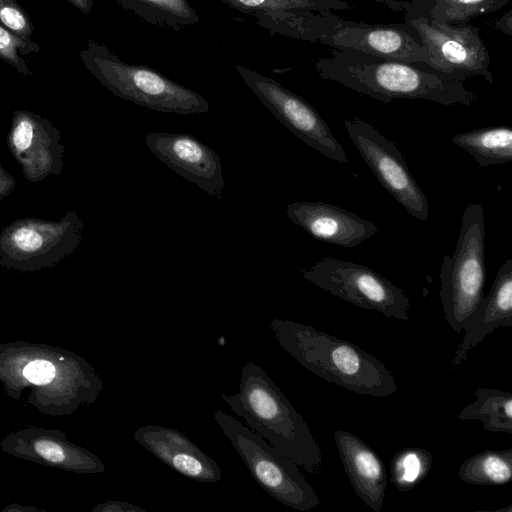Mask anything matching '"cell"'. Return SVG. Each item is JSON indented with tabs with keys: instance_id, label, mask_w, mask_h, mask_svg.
I'll return each instance as SVG.
<instances>
[{
	"instance_id": "31",
	"label": "cell",
	"mask_w": 512,
	"mask_h": 512,
	"mask_svg": "<svg viewBox=\"0 0 512 512\" xmlns=\"http://www.w3.org/2000/svg\"><path fill=\"white\" fill-rule=\"evenodd\" d=\"M16 187L13 176L0 163V200L9 196Z\"/></svg>"
},
{
	"instance_id": "22",
	"label": "cell",
	"mask_w": 512,
	"mask_h": 512,
	"mask_svg": "<svg viewBox=\"0 0 512 512\" xmlns=\"http://www.w3.org/2000/svg\"><path fill=\"white\" fill-rule=\"evenodd\" d=\"M124 10L145 22L176 32L196 25L200 21L190 0H116Z\"/></svg>"
},
{
	"instance_id": "23",
	"label": "cell",
	"mask_w": 512,
	"mask_h": 512,
	"mask_svg": "<svg viewBox=\"0 0 512 512\" xmlns=\"http://www.w3.org/2000/svg\"><path fill=\"white\" fill-rule=\"evenodd\" d=\"M475 400L464 407L457 418L479 420L489 432L512 433V393L496 388L480 387Z\"/></svg>"
},
{
	"instance_id": "20",
	"label": "cell",
	"mask_w": 512,
	"mask_h": 512,
	"mask_svg": "<svg viewBox=\"0 0 512 512\" xmlns=\"http://www.w3.org/2000/svg\"><path fill=\"white\" fill-rule=\"evenodd\" d=\"M346 475L358 497L374 512L383 507L387 474L378 454L361 438L343 430L334 433Z\"/></svg>"
},
{
	"instance_id": "35",
	"label": "cell",
	"mask_w": 512,
	"mask_h": 512,
	"mask_svg": "<svg viewBox=\"0 0 512 512\" xmlns=\"http://www.w3.org/2000/svg\"><path fill=\"white\" fill-rule=\"evenodd\" d=\"M71 5H73L75 8L80 10L83 14H89L91 11L94 0H66Z\"/></svg>"
},
{
	"instance_id": "6",
	"label": "cell",
	"mask_w": 512,
	"mask_h": 512,
	"mask_svg": "<svg viewBox=\"0 0 512 512\" xmlns=\"http://www.w3.org/2000/svg\"><path fill=\"white\" fill-rule=\"evenodd\" d=\"M85 68L114 95L159 112L199 114L210 109L207 100L159 71L123 62L103 44L89 40L79 52Z\"/></svg>"
},
{
	"instance_id": "14",
	"label": "cell",
	"mask_w": 512,
	"mask_h": 512,
	"mask_svg": "<svg viewBox=\"0 0 512 512\" xmlns=\"http://www.w3.org/2000/svg\"><path fill=\"white\" fill-rule=\"evenodd\" d=\"M10 153L26 180L37 183L64 168L60 131L46 118L24 110L13 112L7 136Z\"/></svg>"
},
{
	"instance_id": "25",
	"label": "cell",
	"mask_w": 512,
	"mask_h": 512,
	"mask_svg": "<svg viewBox=\"0 0 512 512\" xmlns=\"http://www.w3.org/2000/svg\"><path fill=\"white\" fill-rule=\"evenodd\" d=\"M255 18L289 10H346L355 5L346 0H217Z\"/></svg>"
},
{
	"instance_id": "7",
	"label": "cell",
	"mask_w": 512,
	"mask_h": 512,
	"mask_svg": "<svg viewBox=\"0 0 512 512\" xmlns=\"http://www.w3.org/2000/svg\"><path fill=\"white\" fill-rule=\"evenodd\" d=\"M485 224L481 204L470 203L462 215L457 246L440 268V300L446 322L460 333L465 319L484 298Z\"/></svg>"
},
{
	"instance_id": "11",
	"label": "cell",
	"mask_w": 512,
	"mask_h": 512,
	"mask_svg": "<svg viewBox=\"0 0 512 512\" xmlns=\"http://www.w3.org/2000/svg\"><path fill=\"white\" fill-rule=\"evenodd\" d=\"M302 276L324 291L360 308L375 310L397 320H410V298L373 269L351 261L325 257Z\"/></svg>"
},
{
	"instance_id": "33",
	"label": "cell",
	"mask_w": 512,
	"mask_h": 512,
	"mask_svg": "<svg viewBox=\"0 0 512 512\" xmlns=\"http://www.w3.org/2000/svg\"><path fill=\"white\" fill-rule=\"evenodd\" d=\"M1 511L2 512H39V511H44L45 512L44 509H39L37 507L29 506V505H21L18 503L9 504L5 508H3Z\"/></svg>"
},
{
	"instance_id": "19",
	"label": "cell",
	"mask_w": 512,
	"mask_h": 512,
	"mask_svg": "<svg viewBox=\"0 0 512 512\" xmlns=\"http://www.w3.org/2000/svg\"><path fill=\"white\" fill-rule=\"evenodd\" d=\"M499 327H512V259L500 266L490 292L463 322L465 335L455 350L450 371L465 362L472 350Z\"/></svg>"
},
{
	"instance_id": "15",
	"label": "cell",
	"mask_w": 512,
	"mask_h": 512,
	"mask_svg": "<svg viewBox=\"0 0 512 512\" xmlns=\"http://www.w3.org/2000/svg\"><path fill=\"white\" fill-rule=\"evenodd\" d=\"M0 449L16 458L68 472L96 474L105 471L100 458L71 442L64 431L27 426L0 440Z\"/></svg>"
},
{
	"instance_id": "8",
	"label": "cell",
	"mask_w": 512,
	"mask_h": 512,
	"mask_svg": "<svg viewBox=\"0 0 512 512\" xmlns=\"http://www.w3.org/2000/svg\"><path fill=\"white\" fill-rule=\"evenodd\" d=\"M213 419L231 442L252 478L268 495L302 512L321 504L315 489L293 460L233 416L216 410Z\"/></svg>"
},
{
	"instance_id": "16",
	"label": "cell",
	"mask_w": 512,
	"mask_h": 512,
	"mask_svg": "<svg viewBox=\"0 0 512 512\" xmlns=\"http://www.w3.org/2000/svg\"><path fill=\"white\" fill-rule=\"evenodd\" d=\"M148 149L170 169L198 186L212 198L220 199L225 187L219 155L186 133L150 132Z\"/></svg>"
},
{
	"instance_id": "21",
	"label": "cell",
	"mask_w": 512,
	"mask_h": 512,
	"mask_svg": "<svg viewBox=\"0 0 512 512\" xmlns=\"http://www.w3.org/2000/svg\"><path fill=\"white\" fill-rule=\"evenodd\" d=\"M452 141L467 151L481 167L512 161V129L493 126L456 134Z\"/></svg>"
},
{
	"instance_id": "10",
	"label": "cell",
	"mask_w": 512,
	"mask_h": 512,
	"mask_svg": "<svg viewBox=\"0 0 512 512\" xmlns=\"http://www.w3.org/2000/svg\"><path fill=\"white\" fill-rule=\"evenodd\" d=\"M84 237V222L75 211L59 220L16 219L0 232V265L33 272L50 268L76 251Z\"/></svg>"
},
{
	"instance_id": "29",
	"label": "cell",
	"mask_w": 512,
	"mask_h": 512,
	"mask_svg": "<svg viewBox=\"0 0 512 512\" xmlns=\"http://www.w3.org/2000/svg\"><path fill=\"white\" fill-rule=\"evenodd\" d=\"M0 24L22 39H31L34 26L16 0H0Z\"/></svg>"
},
{
	"instance_id": "12",
	"label": "cell",
	"mask_w": 512,
	"mask_h": 512,
	"mask_svg": "<svg viewBox=\"0 0 512 512\" xmlns=\"http://www.w3.org/2000/svg\"><path fill=\"white\" fill-rule=\"evenodd\" d=\"M235 69L260 102L297 138L331 160L348 163L344 147L307 100L255 70L240 64Z\"/></svg>"
},
{
	"instance_id": "5",
	"label": "cell",
	"mask_w": 512,
	"mask_h": 512,
	"mask_svg": "<svg viewBox=\"0 0 512 512\" xmlns=\"http://www.w3.org/2000/svg\"><path fill=\"white\" fill-rule=\"evenodd\" d=\"M222 400L251 430L308 473L322 469V451L303 417L257 364L246 361L239 392Z\"/></svg>"
},
{
	"instance_id": "24",
	"label": "cell",
	"mask_w": 512,
	"mask_h": 512,
	"mask_svg": "<svg viewBox=\"0 0 512 512\" xmlns=\"http://www.w3.org/2000/svg\"><path fill=\"white\" fill-rule=\"evenodd\" d=\"M458 475L472 485H506L512 480V449L483 450L470 456L460 465Z\"/></svg>"
},
{
	"instance_id": "1",
	"label": "cell",
	"mask_w": 512,
	"mask_h": 512,
	"mask_svg": "<svg viewBox=\"0 0 512 512\" xmlns=\"http://www.w3.org/2000/svg\"><path fill=\"white\" fill-rule=\"evenodd\" d=\"M0 384L15 401L29 388L25 402L52 417L95 403L104 387L94 367L75 352L23 340L0 343Z\"/></svg>"
},
{
	"instance_id": "17",
	"label": "cell",
	"mask_w": 512,
	"mask_h": 512,
	"mask_svg": "<svg viewBox=\"0 0 512 512\" xmlns=\"http://www.w3.org/2000/svg\"><path fill=\"white\" fill-rule=\"evenodd\" d=\"M288 218L313 238L346 248L374 236L377 226L353 212L324 202L297 201L286 208Z\"/></svg>"
},
{
	"instance_id": "34",
	"label": "cell",
	"mask_w": 512,
	"mask_h": 512,
	"mask_svg": "<svg viewBox=\"0 0 512 512\" xmlns=\"http://www.w3.org/2000/svg\"><path fill=\"white\" fill-rule=\"evenodd\" d=\"M371 1L383 4L393 11H404L408 4V1H399V0H371Z\"/></svg>"
},
{
	"instance_id": "26",
	"label": "cell",
	"mask_w": 512,
	"mask_h": 512,
	"mask_svg": "<svg viewBox=\"0 0 512 512\" xmlns=\"http://www.w3.org/2000/svg\"><path fill=\"white\" fill-rule=\"evenodd\" d=\"M432 454L424 448H406L391 460V481L400 491H409L419 485L432 468Z\"/></svg>"
},
{
	"instance_id": "2",
	"label": "cell",
	"mask_w": 512,
	"mask_h": 512,
	"mask_svg": "<svg viewBox=\"0 0 512 512\" xmlns=\"http://www.w3.org/2000/svg\"><path fill=\"white\" fill-rule=\"evenodd\" d=\"M314 62L317 74L357 93L389 103L422 99L442 105H471L477 96L466 79L432 69L422 62L405 63L353 50L329 48Z\"/></svg>"
},
{
	"instance_id": "32",
	"label": "cell",
	"mask_w": 512,
	"mask_h": 512,
	"mask_svg": "<svg viewBox=\"0 0 512 512\" xmlns=\"http://www.w3.org/2000/svg\"><path fill=\"white\" fill-rule=\"evenodd\" d=\"M495 27L504 34H512V10H508L501 18L495 22Z\"/></svg>"
},
{
	"instance_id": "18",
	"label": "cell",
	"mask_w": 512,
	"mask_h": 512,
	"mask_svg": "<svg viewBox=\"0 0 512 512\" xmlns=\"http://www.w3.org/2000/svg\"><path fill=\"white\" fill-rule=\"evenodd\" d=\"M133 439L177 473L205 483L221 480L219 465L182 432L160 425L135 430Z\"/></svg>"
},
{
	"instance_id": "30",
	"label": "cell",
	"mask_w": 512,
	"mask_h": 512,
	"mask_svg": "<svg viewBox=\"0 0 512 512\" xmlns=\"http://www.w3.org/2000/svg\"><path fill=\"white\" fill-rule=\"evenodd\" d=\"M92 512H147V510L126 501L109 500L94 506Z\"/></svg>"
},
{
	"instance_id": "27",
	"label": "cell",
	"mask_w": 512,
	"mask_h": 512,
	"mask_svg": "<svg viewBox=\"0 0 512 512\" xmlns=\"http://www.w3.org/2000/svg\"><path fill=\"white\" fill-rule=\"evenodd\" d=\"M511 0H431L433 19L451 24H467L472 18L500 10Z\"/></svg>"
},
{
	"instance_id": "4",
	"label": "cell",
	"mask_w": 512,
	"mask_h": 512,
	"mask_svg": "<svg viewBox=\"0 0 512 512\" xmlns=\"http://www.w3.org/2000/svg\"><path fill=\"white\" fill-rule=\"evenodd\" d=\"M270 328L284 351L329 383L372 397L397 390L385 364L348 340L292 320L272 318Z\"/></svg>"
},
{
	"instance_id": "3",
	"label": "cell",
	"mask_w": 512,
	"mask_h": 512,
	"mask_svg": "<svg viewBox=\"0 0 512 512\" xmlns=\"http://www.w3.org/2000/svg\"><path fill=\"white\" fill-rule=\"evenodd\" d=\"M330 10H289L257 17L271 35L353 50L405 63H427L417 31L407 22L369 24L343 19Z\"/></svg>"
},
{
	"instance_id": "9",
	"label": "cell",
	"mask_w": 512,
	"mask_h": 512,
	"mask_svg": "<svg viewBox=\"0 0 512 512\" xmlns=\"http://www.w3.org/2000/svg\"><path fill=\"white\" fill-rule=\"evenodd\" d=\"M431 0H411L405 8V22L419 34L434 70L464 79L481 76L493 83L490 54L480 37V29L471 24H451L433 19Z\"/></svg>"
},
{
	"instance_id": "13",
	"label": "cell",
	"mask_w": 512,
	"mask_h": 512,
	"mask_svg": "<svg viewBox=\"0 0 512 512\" xmlns=\"http://www.w3.org/2000/svg\"><path fill=\"white\" fill-rule=\"evenodd\" d=\"M347 134L382 187L413 217L427 221L428 200L395 143L359 117L344 120Z\"/></svg>"
},
{
	"instance_id": "28",
	"label": "cell",
	"mask_w": 512,
	"mask_h": 512,
	"mask_svg": "<svg viewBox=\"0 0 512 512\" xmlns=\"http://www.w3.org/2000/svg\"><path fill=\"white\" fill-rule=\"evenodd\" d=\"M40 46L32 39H22L0 24V59L11 65L23 77L31 76L21 55L38 53Z\"/></svg>"
}]
</instances>
